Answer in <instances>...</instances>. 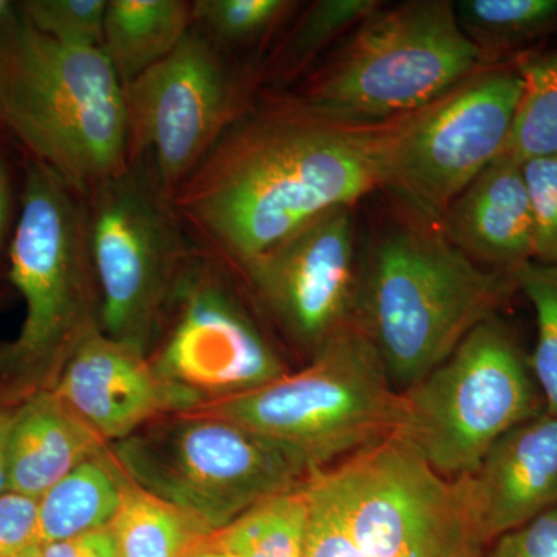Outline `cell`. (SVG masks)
<instances>
[{"instance_id": "obj_1", "label": "cell", "mask_w": 557, "mask_h": 557, "mask_svg": "<svg viewBox=\"0 0 557 557\" xmlns=\"http://www.w3.org/2000/svg\"><path fill=\"white\" fill-rule=\"evenodd\" d=\"M386 124L324 119L288 97L245 110L172 196L183 225L240 265L322 212L384 186Z\"/></svg>"}, {"instance_id": "obj_2", "label": "cell", "mask_w": 557, "mask_h": 557, "mask_svg": "<svg viewBox=\"0 0 557 557\" xmlns=\"http://www.w3.org/2000/svg\"><path fill=\"white\" fill-rule=\"evenodd\" d=\"M516 292L512 274L479 265L435 223L403 222L380 233L358 260L354 322L405 394Z\"/></svg>"}, {"instance_id": "obj_3", "label": "cell", "mask_w": 557, "mask_h": 557, "mask_svg": "<svg viewBox=\"0 0 557 557\" xmlns=\"http://www.w3.org/2000/svg\"><path fill=\"white\" fill-rule=\"evenodd\" d=\"M304 557H482L469 479L443 478L392 434L306 480Z\"/></svg>"}, {"instance_id": "obj_4", "label": "cell", "mask_w": 557, "mask_h": 557, "mask_svg": "<svg viewBox=\"0 0 557 557\" xmlns=\"http://www.w3.org/2000/svg\"><path fill=\"white\" fill-rule=\"evenodd\" d=\"M0 124L83 199L129 163L124 86L104 50L57 42L16 2L0 27Z\"/></svg>"}, {"instance_id": "obj_5", "label": "cell", "mask_w": 557, "mask_h": 557, "mask_svg": "<svg viewBox=\"0 0 557 557\" xmlns=\"http://www.w3.org/2000/svg\"><path fill=\"white\" fill-rule=\"evenodd\" d=\"M483 62L454 2L410 0L373 11L292 97L324 119L379 126L437 100Z\"/></svg>"}, {"instance_id": "obj_6", "label": "cell", "mask_w": 557, "mask_h": 557, "mask_svg": "<svg viewBox=\"0 0 557 557\" xmlns=\"http://www.w3.org/2000/svg\"><path fill=\"white\" fill-rule=\"evenodd\" d=\"M193 410L262 435L311 474L397 434L405 401L368 336L351 321L306 369Z\"/></svg>"}, {"instance_id": "obj_7", "label": "cell", "mask_w": 557, "mask_h": 557, "mask_svg": "<svg viewBox=\"0 0 557 557\" xmlns=\"http://www.w3.org/2000/svg\"><path fill=\"white\" fill-rule=\"evenodd\" d=\"M22 207L10 244V281L25 302L17 338L0 348L7 372L61 368L91 330L100 327L83 197L49 168L28 160Z\"/></svg>"}, {"instance_id": "obj_8", "label": "cell", "mask_w": 557, "mask_h": 557, "mask_svg": "<svg viewBox=\"0 0 557 557\" xmlns=\"http://www.w3.org/2000/svg\"><path fill=\"white\" fill-rule=\"evenodd\" d=\"M123 474L212 534L263 498L309 478L262 435L208 413L182 412L145 426L115 448Z\"/></svg>"}, {"instance_id": "obj_9", "label": "cell", "mask_w": 557, "mask_h": 557, "mask_svg": "<svg viewBox=\"0 0 557 557\" xmlns=\"http://www.w3.org/2000/svg\"><path fill=\"white\" fill-rule=\"evenodd\" d=\"M403 401L399 434L450 480L474 474L498 438L545 412L530 358L498 317L472 330Z\"/></svg>"}, {"instance_id": "obj_10", "label": "cell", "mask_w": 557, "mask_h": 557, "mask_svg": "<svg viewBox=\"0 0 557 557\" xmlns=\"http://www.w3.org/2000/svg\"><path fill=\"white\" fill-rule=\"evenodd\" d=\"M84 205L100 327L146 351L189 271L185 225L146 160H131L84 197Z\"/></svg>"}, {"instance_id": "obj_11", "label": "cell", "mask_w": 557, "mask_h": 557, "mask_svg": "<svg viewBox=\"0 0 557 557\" xmlns=\"http://www.w3.org/2000/svg\"><path fill=\"white\" fill-rule=\"evenodd\" d=\"M518 70H480L384 134V186L438 223L469 183L505 152L522 95Z\"/></svg>"}, {"instance_id": "obj_12", "label": "cell", "mask_w": 557, "mask_h": 557, "mask_svg": "<svg viewBox=\"0 0 557 557\" xmlns=\"http://www.w3.org/2000/svg\"><path fill=\"white\" fill-rule=\"evenodd\" d=\"M239 72L199 28L124 86L129 161L146 160L172 200L215 143L245 112Z\"/></svg>"}, {"instance_id": "obj_13", "label": "cell", "mask_w": 557, "mask_h": 557, "mask_svg": "<svg viewBox=\"0 0 557 557\" xmlns=\"http://www.w3.org/2000/svg\"><path fill=\"white\" fill-rule=\"evenodd\" d=\"M240 267L282 333L313 357L354 321V207L322 212Z\"/></svg>"}, {"instance_id": "obj_14", "label": "cell", "mask_w": 557, "mask_h": 557, "mask_svg": "<svg viewBox=\"0 0 557 557\" xmlns=\"http://www.w3.org/2000/svg\"><path fill=\"white\" fill-rule=\"evenodd\" d=\"M174 300L177 318L153 366L200 406L287 375L277 351L209 265L189 269Z\"/></svg>"}, {"instance_id": "obj_15", "label": "cell", "mask_w": 557, "mask_h": 557, "mask_svg": "<svg viewBox=\"0 0 557 557\" xmlns=\"http://www.w3.org/2000/svg\"><path fill=\"white\" fill-rule=\"evenodd\" d=\"M54 394L102 440L131 437L166 412H189L200 403L172 386L146 351L91 330L65 364Z\"/></svg>"}, {"instance_id": "obj_16", "label": "cell", "mask_w": 557, "mask_h": 557, "mask_svg": "<svg viewBox=\"0 0 557 557\" xmlns=\"http://www.w3.org/2000/svg\"><path fill=\"white\" fill-rule=\"evenodd\" d=\"M483 544L557 507V417L547 410L497 440L468 475Z\"/></svg>"}, {"instance_id": "obj_17", "label": "cell", "mask_w": 557, "mask_h": 557, "mask_svg": "<svg viewBox=\"0 0 557 557\" xmlns=\"http://www.w3.org/2000/svg\"><path fill=\"white\" fill-rule=\"evenodd\" d=\"M446 239L485 269L515 273L534 260V222L522 164H487L438 220Z\"/></svg>"}, {"instance_id": "obj_18", "label": "cell", "mask_w": 557, "mask_h": 557, "mask_svg": "<svg viewBox=\"0 0 557 557\" xmlns=\"http://www.w3.org/2000/svg\"><path fill=\"white\" fill-rule=\"evenodd\" d=\"M102 440L51 392H39L14 413L7 448L11 493L39 500L51 486L90 458Z\"/></svg>"}, {"instance_id": "obj_19", "label": "cell", "mask_w": 557, "mask_h": 557, "mask_svg": "<svg viewBox=\"0 0 557 557\" xmlns=\"http://www.w3.org/2000/svg\"><path fill=\"white\" fill-rule=\"evenodd\" d=\"M193 28V2L110 0L102 50L123 86L177 49Z\"/></svg>"}, {"instance_id": "obj_20", "label": "cell", "mask_w": 557, "mask_h": 557, "mask_svg": "<svg viewBox=\"0 0 557 557\" xmlns=\"http://www.w3.org/2000/svg\"><path fill=\"white\" fill-rule=\"evenodd\" d=\"M126 480L101 456L73 469L38 500L39 545L108 528Z\"/></svg>"}, {"instance_id": "obj_21", "label": "cell", "mask_w": 557, "mask_h": 557, "mask_svg": "<svg viewBox=\"0 0 557 557\" xmlns=\"http://www.w3.org/2000/svg\"><path fill=\"white\" fill-rule=\"evenodd\" d=\"M120 557H189L211 531L129 479L109 525Z\"/></svg>"}, {"instance_id": "obj_22", "label": "cell", "mask_w": 557, "mask_h": 557, "mask_svg": "<svg viewBox=\"0 0 557 557\" xmlns=\"http://www.w3.org/2000/svg\"><path fill=\"white\" fill-rule=\"evenodd\" d=\"M306 480L252 505L212 534L211 544L233 557H304L310 522Z\"/></svg>"}, {"instance_id": "obj_23", "label": "cell", "mask_w": 557, "mask_h": 557, "mask_svg": "<svg viewBox=\"0 0 557 557\" xmlns=\"http://www.w3.org/2000/svg\"><path fill=\"white\" fill-rule=\"evenodd\" d=\"M379 0H318L300 14L295 27L271 57L269 76L287 83L307 70L314 58L380 9Z\"/></svg>"}, {"instance_id": "obj_24", "label": "cell", "mask_w": 557, "mask_h": 557, "mask_svg": "<svg viewBox=\"0 0 557 557\" xmlns=\"http://www.w3.org/2000/svg\"><path fill=\"white\" fill-rule=\"evenodd\" d=\"M522 95L505 152L518 163L557 156V50L519 67Z\"/></svg>"}, {"instance_id": "obj_25", "label": "cell", "mask_w": 557, "mask_h": 557, "mask_svg": "<svg viewBox=\"0 0 557 557\" xmlns=\"http://www.w3.org/2000/svg\"><path fill=\"white\" fill-rule=\"evenodd\" d=\"M454 7L461 30L485 58L557 24V0H460Z\"/></svg>"}, {"instance_id": "obj_26", "label": "cell", "mask_w": 557, "mask_h": 557, "mask_svg": "<svg viewBox=\"0 0 557 557\" xmlns=\"http://www.w3.org/2000/svg\"><path fill=\"white\" fill-rule=\"evenodd\" d=\"M536 313L537 339L530 358L531 372L545 410L557 417V265L530 262L512 273Z\"/></svg>"}, {"instance_id": "obj_27", "label": "cell", "mask_w": 557, "mask_h": 557, "mask_svg": "<svg viewBox=\"0 0 557 557\" xmlns=\"http://www.w3.org/2000/svg\"><path fill=\"white\" fill-rule=\"evenodd\" d=\"M298 5L289 0H197L193 25L219 47L247 46L276 30Z\"/></svg>"}, {"instance_id": "obj_28", "label": "cell", "mask_w": 557, "mask_h": 557, "mask_svg": "<svg viewBox=\"0 0 557 557\" xmlns=\"http://www.w3.org/2000/svg\"><path fill=\"white\" fill-rule=\"evenodd\" d=\"M16 7L32 27L57 42L102 49L108 0H24Z\"/></svg>"}, {"instance_id": "obj_29", "label": "cell", "mask_w": 557, "mask_h": 557, "mask_svg": "<svg viewBox=\"0 0 557 557\" xmlns=\"http://www.w3.org/2000/svg\"><path fill=\"white\" fill-rule=\"evenodd\" d=\"M534 222V262L557 265V156L522 163Z\"/></svg>"}, {"instance_id": "obj_30", "label": "cell", "mask_w": 557, "mask_h": 557, "mask_svg": "<svg viewBox=\"0 0 557 557\" xmlns=\"http://www.w3.org/2000/svg\"><path fill=\"white\" fill-rule=\"evenodd\" d=\"M38 545V500L7 491L0 496V557H24Z\"/></svg>"}, {"instance_id": "obj_31", "label": "cell", "mask_w": 557, "mask_h": 557, "mask_svg": "<svg viewBox=\"0 0 557 557\" xmlns=\"http://www.w3.org/2000/svg\"><path fill=\"white\" fill-rule=\"evenodd\" d=\"M482 557H557V507L502 534Z\"/></svg>"}, {"instance_id": "obj_32", "label": "cell", "mask_w": 557, "mask_h": 557, "mask_svg": "<svg viewBox=\"0 0 557 557\" xmlns=\"http://www.w3.org/2000/svg\"><path fill=\"white\" fill-rule=\"evenodd\" d=\"M35 557H120L110 528L90 531L79 536L38 545L32 549Z\"/></svg>"}, {"instance_id": "obj_33", "label": "cell", "mask_w": 557, "mask_h": 557, "mask_svg": "<svg viewBox=\"0 0 557 557\" xmlns=\"http://www.w3.org/2000/svg\"><path fill=\"white\" fill-rule=\"evenodd\" d=\"M14 413H16V409L0 406V496L7 493V487H9V475H7V448H9V437Z\"/></svg>"}, {"instance_id": "obj_34", "label": "cell", "mask_w": 557, "mask_h": 557, "mask_svg": "<svg viewBox=\"0 0 557 557\" xmlns=\"http://www.w3.org/2000/svg\"><path fill=\"white\" fill-rule=\"evenodd\" d=\"M10 218V188L9 178H7L5 166H3L2 157H0V248L5 240L7 226Z\"/></svg>"}, {"instance_id": "obj_35", "label": "cell", "mask_w": 557, "mask_h": 557, "mask_svg": "<svg viewBox=\"0 0 557 557\" xmlns=\"http://www.w3.org/2000/svg\"><path fill=\"white\" fill-rule=\"evenodd\" d=\"M189 557H233L228 555V553L223 552L214 545L211 544V539L207 542V544L201 545L199 549L193 553Z\"/></svg>"}, {"instance_id": "obj_36", "label": "cell", "mask_w": 557, "mask_h": 557, "mask_svg": "<svg viewBox=\"0 0 557 557\" xmlns=\"http://www.w3.org/2000/svg\"><path fill=\"white\" fill-rule=\"evenodd\" d=\"M11 5H13V2H9V0H0V27H2L3 20H5L7 13H9Z\"/></svg>"}, {"instance_id": "obj_37", "label": "cell", "mask_w": 557, "mask_h": 557, "mask_svg": "<svg viewBox=\"0 0 557 557\" xmlns=\"http://www.w3.org/2000/svg\"><path fill=\"white\" fill-rule=\"evenodd\" d=\"M2 304H3V295H2V293H0V307H2Z\"/></svg>"}, {"instance_id": "obj_38", "label": "cell", "mask_w": 557, "mask_h": 557, "mask_svg": "<svg viewBox=\"0 0 557 557\" xmlns=\"http://www.w3.org/2000/svg\"><path fill=\"white\" fill-rule=\"evenodd\" d=\"M24 557H35V556L30 555V553H27V555H25Z\"/></svg>"}]
</instances>
